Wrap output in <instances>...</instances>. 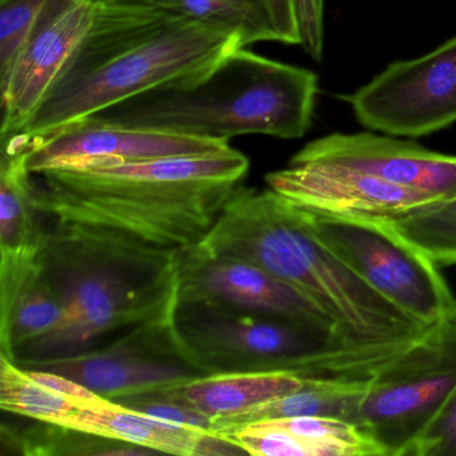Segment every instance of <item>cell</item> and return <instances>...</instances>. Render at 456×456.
Returning a JSON list of instances; mask_svg holds the SVG:
<instances>
[{"label":"cell","mask_w":456,"mask_h":456,"mask_svg":"<svg viewBox=\"0 0 456 456\" xmlns=\"http://www.w3.org/2000/svg\"><path fill=\"white\" fill-rule=\"evenodd\" d=\"M306 213L317 236L357 276L416 322L431 327L455 311L439 266L391 224Z\"/></svg>","instance_id":"obj_8"},{"label":"cell","mask_w":456,"mask_h":456,"mask_svg":"<svg viewBox=\"0 0 456 456\" xmlns=\"http://www.w3.org/2000/svg\"><path fill=\"white\" fill-rule=\"evenodd\" d=\"M177 249L100 226L50 220L37 265L65 306L62 327L20 367L102 346L177 306Z\"/></svg>","instance_id":"obj_3"},{"label":"cell","mask_w":456,"mask_h":456,"mask_svg":"<svg viewBox=\"0 0 456 456\" xmlns=\"http://www.w3.org/2000/svg\"><path fill=\"white\" fill-rule=\"evenodd\" d=\"M177 304L215 306L336 330L304 293L260 266L200 241L177 249Z\"/></svg>","instance_id":"obj_11"},{"label":"cell","mask_w":456,"mask_h":456,"mask_svg":"<svg viewBox=\"0 0 456 456\" xmlns=\"http://www.w3.org/2000/svg\"><path fill=\"white\" fill-rule=\"evenodd\" d=\"M303 383V378L289 372L213 373L177 387V391L215 426L255 405L295 391Z\"/></svg>","instance_id":"obj_19"},{"label":"cell","mask_w":456,"mask_h":456,"mask_svg":"<svg viewBox=\"0 0 456 456\" xmlns=\"http://www.w3.org/2000/svg\"><path fill=\"white\" fill-rule=\"evenodd\" d=\"M456 387V309L368 383L357 426L384 456H410Z\"/></svg>","instance_id":"obj_7"},{"label":"cell","mask_w":456,"mask_h":456,"mask_svg":"<svg viewBox=\"0 0 456 456\" xmlns=\"http://www.w3.org/2000/svg\"><path fill=\"white\" fill-rule=\"evenodd\" d=\"M244 47L236 34L178 17L151 0H98L76 57L12 135L39 137L146 93L191 86Z\"/></svg>","instance_id":"obj_2"},{"label":"cell","mask_w":456,"mask_h":456,"mask_svg":"<svg viewBox=\"0 0 456 456\" xmlns=\"http://www.w3.org/2000/svg\"><path fill=\"white\" fill-rule=\"evenodd\" d=\"M34 200L33 173L25 153L2 146L0 161V253L37 255L49 228Z\"/></svg>","instance_id":"obj_20"},{"label":"cell","mask_w":456,"mask_h":456,"mask_svg":"<svg viewBox=\"0 0 456 456\" xmlns=\"http://www.w3.org/2000/svg\"><path fill=\"white\" fill-rule=\"evenodd\" d=\"M175 314L142 322L89 351L22 368L62 373L109 400L177 388L208 373L183 343Z\"/></svg>","instance_id":"obj_9"},{"label":"cell","mask_w":456,"mask_h":456,"mask_svg":"<svg viewBox=\"0 0 456 456\" xmlns=\"http://www.w3.org/2000/svg\"><path fill=\"white\" fill-rule=\"evenodd\" d=\"M175 319L208 375L289 372L303 379L368 380L418 340L354 346L332 330L215 306L177 304Z\"/></svg>","instance_id":"obj_6"},{"label":"cell","mask_w":456,"mask_h":456,"mask_svg":"<svg viewBox=\"0 0 456 456\" xmlns=\"http://www.w3.org/2000/svg\"><path fill=\"white\" fill-rule=\"evenodd\" d=\"M61 424L156 453L178 456H196L200 439L207 432L151 418L103 397L78 403L77 410Z\"/></svg>","instance_id":"obj_17"},{"label":"cell","mask_w":456,"mask_h":456,"mask_svg":"<svg viewBox=\"0 0 456 456\" xmlns=\"http://www.w3.org/2000/svg\"><path fill=\"white\" fill-rule=\"evenodd\" d=\"M410 456H456V387L411 448Z\"/></svg>","instance_id":"obj_27"},{"label":"cell","mask_w":456,"mask_h":456,"mask_svg":"<svg viewBox=\"0 0 456 456\" xmlns=\"http://www.w3.org/2000/svg\"><path fill=\"white\" fill-rule=\"evenodd\" d=\"M37 255H2L0 261V349L15 362L54 335L66 309L37 265Z\"/></svg>","instance_id":"obj_16"},{"label":"cell","mask_w":456,"mask_h":456,"mask_svg":"<svg viewBox=\"0 0 456 456\" xmlns=\"http://www.w3.org/2000/svg\"><path fill=\"white\" fill-rule=\"evenodd\" d=\"M178 17L231 31L245 47L279 42L264 0H151Z\"/></svg>","instance_id":"obj_22"},{"label":"cell","mask_w":456,"mask_h":456,"mask_svg":"<svg viewBox=\"0 0 456 456\" xmlns=\"http://www.w3.org/2000/svg\"><path fill=\"white\" fill-rule=\"evenodd\" d=\"M202 242L300 290L354 346L415 340L432 327L372 289L317 236L306 210L271 188H237Z\"/></svg>","instance_id":"obj_4"},{"label":"cell","mask_w":456,"mask_h":456,"mask_svg":"<svg viewBox=\"0 0 456 456\" xmlns=\"http://www.w3.org/2000/svg\"><path fill=\"white\" fill-rule=\"evenodd\" d=\"M2 146L22 151L28 169L31 173H39L87 159L145 161L213 153L231 145L216 138L124 126L93 116L70 122L39 137L12 135L2 138Z\"/></svg>","instance_id":"obj_13"},{"label":"cell","mask_w":456,"mask_h":456,"mask_svg":"<svg viewBox=\"0 0 456 456\" xmlns=\"http://www.w3.org/2000/svg\"><path fill=\"white\" fill-rule=\"evenodd\" d=\"M248 172L249 159L232 146L145 161L87 159L33 173L34 200L49 220L180 249L205 239Z\"/></svg>","instance_id":"obj_1"},{"label":"cell","mask_w":456,"mask_h":456,"mask_svg":"<svg viewBox=\"0 0 456 456\" xmlns=\"http://www.w3.org/2000/svg\"><path fill=\"white\" fill-rule=\"evenodd\" d=\"M389 224L437 266L456 265V196Z\"/></svg>","instance_id":"obj_24"},{"label":"cell","mask_w":456,"mask_h":456,"mask_svg":"<svg viewBox=\"0 0 456 456\" xmlns=\"http://www.w3.org/2000/svg\"><path fill=\"white\" fill-rule=\"evenodd\" d=\"M319 93L314 71L239 50L202 81L146 93L100 118L229 142L239 135L298 140L312 126Z\"/></svg>","instance_id":"obj_5"},{"label":"cell","mask_w":456,"mask_h":456,"mask_svg":"<svg viewBox=\"0 0 456 456\" xmlns=\"http://www.w3.org/2000/svg\"><path fill=\"white\" fill-rule=\"evenodd\" d=\"M368 380L346 379H304L295 391L255 405L240 415L218 421L213 432L225 434L256 421L298 416H324L359 424L360 408L367 394Z\"/></svg>","instance_id":"obj_18"},{"label":"cell","mask_w":456,"mask_h":456,"mask_svg":"<svg viewBox=\"0 0 456 456\" xmlns=\"http://www.w3.org/2000/svg\"><path fill=\"white\" fill-rule=\"evenodd\" d=\"M78 402L37 383L25 370L0 354V407L34 420L61 424L77 410Z\"/></svg>","instance_id":"obj_23"},{"label":"cell","mask_w":456,"mask_h":456,"mask_svg":"<svg viewBox=\"0 0 456 456\" xmlns=\"http://www.w3.org/2000/svg\"><path fill=\"white\" fill-rule=\"evenodd\" d=\"M23 370L37 383L46 387L47 389L55 392V394L62 395V396L68 397V399L74 400V402H92V400H97L101 397L94 394V392L90 391L84 384L78 383V381L69 378V376L62 375V373L52 372V370H28V368H23Z\"/></svg>","instance_id":"obj_28"},{"label":"cell","mask_w":456,"mask_h":456,"mask_svg":"<svg viewBox=\"0 0 456 456\" xmlns=\"http://www.w3.org/2000/svg\"><path fill=\"white\" fill-rule=\"evenodd\" d=\"M289 164L346 167L437 201L456 196V156L381 133H335L319 138L304 146Z\"/></svg>","instance_id":"obj_15"},{"label":"cell","mask_w":456,"mask_h":456,"mask_svg":"<svg viewBox=\"0 0 456 456\" xmlns=\"http://www.w3.org/2000/svg\"><path fill=\"white\" fill-rule=\"evenodd\" d=\"M265 183L301 209L354 220L395 223L439 202L372 175L328 164H289L266 175Z\"/></svg>","instance_id":"obj_14"},{"label":"cell","mask_w":456,"mask_h":456,"mask_svg":"<svg viewBox=\"0 0 456 456\" xmlns=\"http://www.w3.org/2000/svg\"><path fill=\"white\" fill-rule=\"evenodd\" d=\"M113 402L169 423L181 424V426L191 427L201 431H212L213 428L212 420L193 405L189 404L181 396L177 388L157 389V391L129 395V396L114 399Z\"/></svg>","instance_id":"obj_25"},{"label":"cell","mask_w":456,"mask_h":456,"mask_svg":"<svg viewBox=\"0 0 456 456\" xmlns=\"http://www.w3.org/2000/svg\"><path fill=\"white\" fill-rule=\"evenodd\" d=\"M50 0H0V76L6 73Z\"/></svg>","instance_id":"obj_26"},{"label":"cell","mask_w":456,"mask_h":456,"mask_svg":"<svg viewBox=\"0 0 456 456\" xmlns=\"http://www.w3.org/2000/svg\"><path fill=\"white\" fill-rule=\"evenodd\" d=\"M25 427L2 426V439L26 456H132L154 453L148 448L100 436L73 427L34 420Z\"/></svg>","instance_id":"obj_21"},{"label":"cell","mask_w":456,"mask_h":456,"mask_svg":"<svg viewBox=\"0 0 456 456\" xmlns=\"http://www.w3.org/2000/svg\"><path fill=\"white\" fill-rule=\"evenodd\" d=\"M98 0H50L10 68L0 76L2 138L30 121L92 28Z\"/></svg>","instance_id":"obj_12"},{"label":"cell","mask_w":456,"mask_h":456,"mask_svg":"<svg viewBox=\"0 0 456 456\" xmlns=\"http://www.w3.org/2000/svg\"><path fill=\"white\" fill-rule=\"evenodd\" d=\"M365 129L419 138L456 122V38L434 52L391 63L346 98Z\"/></svg>","instance_id":"obj_10"}]
</instances>
